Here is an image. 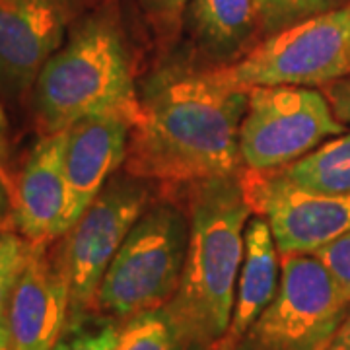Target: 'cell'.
I'll use <instances>...</instances> for the list:
<instances>
[{"instance_id": "6da1fadb", "label": "cell", "mask_w": 350, "mask_h": 350, "mask_svg": "<svg viewBox=\"0 0 350 350\" xmlns=\"http://www.w3.org/2000/svg\"><path fill=\"white\" fill-rule=\"evenodd\" d=\"M247 94H226L199 75L165 84L131 129L125 172L137 179L208 181L238 172L239 126Z\"/></svg>"}, {"instance_id": "7a4b0ae2", "label": "cell", "mask_w": 350, "mask_h": 350, "mask_svg": "<svg viewBox=\"0 0 350 350\" xmlns=\"http://www.w3.org/2000/svg\"><path fill=\"white\" fill-rule=\"evenodd\" d=\"M251 213L234 175L200 181L195 191L181 280L162 308L181 345L211 350L226 335Z\"/></svg>"}, {"instance_id": "3957f363", "label": "cell", "mask_w": 350, "mask_h": 350, "mask_svg": "<svg viewBox=\"0 0 350 350\" xmlns=\"http://www.w3.org/2000/svg\"><path fill=\"white\" fill-rule=\"evenodd\" d=\"M36 111L45 135L98 115L131 126L144 119L123 33L111 20H88L47 61L36 82Z\"/></svg>"}, {"instance_id": "277c9868", "label": "cell", "mask_w": 350, "mask_h": 350, "mask_svg": "<svg viewBox=\"0 0 350 350\" xmlns=\"http://www.w3.org/2000/svg\"><path fill=\"white\" fill-rule=\"evenodd\" d=\"M199 78L226 94L262 86H325L350 78V4L269 36L243 59Z\"/></svg>"}, {"instance_id": "5b68a950", "label": "cell", "mask_w": 350, "mask_h": 350, "mask_svg": "<svg viewBox=\"0 0 350 350\" xmlns=\"http://www.w3.org/2000/svg\"><path fill=\"white\" fill-rule=\"evenodd\" d=\"M189 226L172 206H154L138 218L101 280L96 306L119 319L160 310L179 286Z\"/></svg>"}, {"instance_id": "8992f818", "label": "cell", "mask_w": 350, "mask_h": 350, "mask_svg": "<svg viewBox=\"0 0 350 350\" xmlns=\"http://www.w3.org/2000/svg\"><path fill=\"white\" fill-rule=\"evenodd\" d=\"M273 301L236 350H327L349 310L337 280L315 255L280 257Z\"/></svg>"}, {"instance_id": "52a82bcc", "label": "cell", "mask_w": 350, "mask_h": 350, "mask_svg": "<svg viewBox=\"0 0 350 350\" xmlns=\"http://www.w3.org/2000/svg\"><path fill=\"white\" fill-rule=\"evenodd\" d=\"M345 133L323 92L301 86H262L247 92L239 126V154L247 170H280Z\"/></svg>"}, {"instance_id": "ba28073f", "label": "cell", "mask_w": 350, "mask_h": 350, "mask_svg": "<svg viewBox=\"0 0 350 350\" xmlns=\"http://www.w3.org/2000/svg\"><path fill=\"white\" fill-rule=\"evenodd\" d=\"M146 187L135 179L117 177L105 185L88 211L66 232L63 262L70 286V319H80L96 306L98 290L113 257L144 214Z\"/></svg>"}, {"instance_id": "9c48e42d", "label": "cell", "mask_w": 350, "mask_h": 350, "mask_svg": "<svg viewBox=\"0 0 350 350\" xmlns=\"http://www.w3.org/2000/svg\"><path fill=\"white\" fill-rule=\"evenodd\" d=\"M239 183L251 211L271 226L280 257L313 255L350 232V193L306 191L273 170H247Z\"/></svg>"}, {"instance_id": "30bf717a", "label": "cell", "mask_w": 350, "mask_h": 350, "mask_svg": "<svg viewBox=\"0 0 350 350\" xmlns=\"http://www.w3.org/2000/svg\"><path fill=\"white\" fill-rule=\"evenodd\" d=\"M64 0H0V90L22 98L63 47Z\"/></svg>"}, {"instance_id": "8fae6325", "label": "cell", "mask_w": 350, "mask_h": 350, "mask_svg": "<svg viewBox=\"0 0 350 350\" xmlns=\"http://www.w3.org/2000/svg\"><path fill=\"white\" fill-rule=\"evenodd\" d=\"M68 319L70 286L63 255L53 257L47 243H33L8 306L12 350H53Z\"/></svg>"}, {"instance_id": "7c38bea8", "label": "cell", "mask_w": 350, "mask_h": 350, "mask_svg": "<svg viewBox=\"0 0 350 350\" xmlns=\"http://www.w3.org/2000/svg\"><path fill=\"white\" fill-rule=\"evenodd\" d=\"M131 123L115 115H98L68 129L64 175L66 211L61 234H66L98 199L107 179L125 162Z\"/></svg>"}, {"instance_id": "4fadbf2b", "label": "cell", "mask_w": 350, "mask_h": 350, "mask_svg": "<svg viewBox=\"0 0 350 350\" xmlns=\"http://www.w3.org/2000/svg\"><path fill=\"white\" fill-rule=\"evenodd\" d=\"M68 129L43 135L29 154L16 185L14 226L31 243H49L63 236L66 211V154Z\"/></svg>"}, {"instance_id": "5bb4252c", "label": "cell", "mask_w": 350, "mask_h": 350, "mask_svg": "<svg viewBox=\"0 0 350 350\" xmlns=\"http://www.w3.org/2000/svg\"><path fill=\"white\" fill-rule=\"evenodd\" d=\"M245 250L238 278L236 304L226 335L211 350H236L238 342L273 301L278 290V250L273 232L262 216L251 218L245 226Z\"/></svg>"}, {"instance_id": "9a60e30c", "label": "cell", "mask_w": 350, "mask_h": 350, "mask_svg": "<svg viewBox=\"0 0 350 350\" xmlns=\"http://www.w3.org/2000/svg\"><path fill=\"white\" fill-rule=\"evenodd\" d=\"M296 187L325 193H350V133L329 140L286 167L273 170Z\"/></svg>"}, {"instance_id": "2e32d148", "label": "cell", "mask_w": 350, "mask_h": 350, "mask_svg": "<svg viewBox=\"0 0 350 350\" xmlns=\"http://www.w3.org/2000/svg\"><path fill=\"white\" fill-rule=\"evenodd\" d=\"M191 22L204 47L236 49L255 27V0H193Z\"/></svg>"}, {"instance_id": "e0dca14e", "label": "cell", "mask_w": 350, "mask_h": 350, "mask_svg": "<svg viewBox=\"0 0 350 350\" xmlns=\"http://www.w3.org/2000/svg\"><path fill=\"white\" fill-rule=\"evenodd\" d=\"M179 338L172 321L160 310L138 313L119 329L117 350H175Z\"/></svg>"}, {"instance_id": "ac0fdd59", "label": "cell", "mask_w": 350, "mask_h": 350, "mask_svg": "<svg viewBox=\"0 0 350 350\" xmlns=\"http://www.w3.org/2000/svg\"><path fill=\"white\" fill-rule=\"evenodd\" d=\"M337 0H255V27L262 36H275L290 25L331 10Z\"/></svg>"}, {"instance_id": "d6986e66", "label": "cell", "mask_w": 350, "mask_h": 350, "mask_svg": "<svg viewBox=\"0 0 350 350\" xmlns=\"http://www.w3.org/2000/svg\"><path fill=\"white\" fill-rule=\"evenodd\" d=\"M33 243L20 234L0 228V319H8L12 290L24 271Z\"/></svg>"}, {"instance_id": "ffe728a7", "label": "cell", "mask_w": 350, "mask_h": 350, "mask_svg": "<svg viewBox=\"0 0 350 350\" xmlns=\"http://www.w3.org/2000/svg\"><path fill=\"white\" fill-rule=\"evenodd\" d=\"M119 327L113 321L100 325H80V321H68L63 337L53 350H117Z\"/></svg>"}, {"instance_id": "44dd1931", "label": "cell", "mask_w": 350, "mask_h": 350, "mask_svg": "<svg viewBox=\"0 0 350 350\" xmlns=\"http://www.w3.org/2000/svg\"><path fill=\"white\" fill-rule=\"evenodd\" d=\"M337 280L342 296L350 304V232L313 253Z\"/></svg>"}, {"instance_id": "7402d4cb", "label": "cell", "mask_w": 350, "mask_h": 350, "mask_svg": "<svg viewBox=\"0 0 350 350\" xmlns=\"http://www.w3.org/2000/svg\"><path fill=\"white\" fill-rule=\"evenodd\" d=\"M187 4L189 0H142V6L152 24L165 38L175 36L177 29L181 27Z\"/></svg>"}, {"instance_id": "603a6c76", "label": "cell", "mask_w": 350, "mask_h": 350, "mask_svg": "<svg viewBox=\"0 0 350 350\" xmlns=\"http://www.w3.org/2000/svg\"><path fill=\"white\" fill-rule=\"evenodd\" d=\"M323 96L331 103L333 113L340 123H350V78L335 80L323 86Z\"/></svg>"}, {"instance_id": "cb8c5ba5", "label": "cell", "mask_w": 350, "mask_h": 350, "mask_svg": "<svg viewBox=\"0 0 350 350\" xmlns=\"http://www.w3.org/2000/svg\"><path fill=\"white\" fill-rule=\"evenodd\" d=\"M327 350H350V306L345 313V317H342V321L338 323L337 331L331 338Z\"/></svg>"}, {"instance_id": "d4e9b609", "label": "cell", "mask_w": 350, "mask_h": 350, "mask_svg": "<svg viewBox=\"0 0 350 350\" xmlns=\"http://www.w3.org/2000/svg\"><path fill=\"white\" fill-rule=\"evenodd\" d=\"M8 206H10V195H8V187H6V179L0 172V224H2V220L6 218V214L10 211Z\"/></svg>"}, {"instance_id": "484cf974", "label": "cell", "mask_w": 350, "mask_h": 350, "mask_svg": "<svg viewBox=\"0 0 350 350\" xmlns=\"http://www.w3.org/2000/svg\"><path fill=\"white\" fill-rule=\"evenodd\" d=\"M0 350H12V335L8 319H0Z\"/></svg>"}, {"instance_id": "4316f807", "label": "cell", "mask_w": 350, "mask_h": 350, "mask_svg": "<svg viewBox=\"0 0 350 350\" xmlns=\"http://www.w3.org/2000/svg\"><path fill=\"white\" fill-rule=\"evenodd\" d=\"M4 131H6V121H4V113H2V107H0V142H2V137H4Z\"/></svg>"}]
</instances>
